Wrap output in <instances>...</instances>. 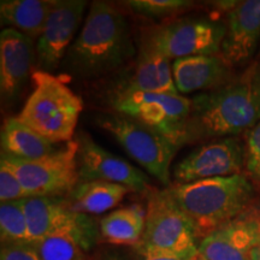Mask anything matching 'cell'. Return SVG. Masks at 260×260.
Segmentation results:
<instances>
[{"label":"cell","instance_id":"cell-1","mask_svg":"<svg viewBox=\"0 0 260 260\" xmlns=\"http://www.w3.org/2000/svg\"><path fill=\"white\" fill-rule=\"evenodd\" d=\"M260 122V60L218 88L191 99L188 144L234 138Z\"/></svg>","mask_w":260,"mask_h":260},{"label":"cell","instance_id":"cell-2","mask_svg":"<svg viewBox=\"0 0 260 260\" xmlns=\"http://www.w3.org/2000/svg\"><path fill=\"white\" fill-rule=\"evenodd\" d=\"M134 53L125 16L111 3L96 0L65 56V65L71 74L92 79L118 69Z\"/></svg>","mask_w":260,"mask_h":260},{"label":"cell","instance_id":"cell-3","mask_svg":"<svg viewBox=\"0 0 260 260\" xmlns=\"http://www.w3.org/2000/svg\"><path fill=\"white\" fill-rule=\"evenodd\" d=\"M178 207L193 223L198 240L246 212L254 200V186L247 175L176 184L167 188Z\"/></svg>","mask_w":260,"mask_h":260},{"label":"cell","instance_id":"cell-4","mask_svg":"<svg viewBox=\"0 0 260 260\" xmlns=\"http://www.w3.org/2000/svg\"><path fill=\"white\" fill-rule=\"evenodd\" d=\"M34 89L17 118L52 144L73 141L82 112V99L46 71L31 75Z\"/></svg>","mask_w":260,"mask_h":260},{"label":"cell","instance_id":"cell-5","mask_svg":"<svg viewBox=\"0 0 260 260\" xmlns=\"http://www.w3.org/2000/svg\"><path fill=\"white\" fill-rule=\"evenodd\" d=\"M225 24L200 17H182L142 32L140 50L170 59L220 53Z\"/></svg>","mask_w":260,"mask_h":260},{"label":"cell","instance_id":"cell-6","mask_svg":"<svg viewBox=\"0 0 260 260\" xmlns=\"http://www.w3.org/2000/svg\"><path fill=\"white\" fill-rule=\"evenodd\" d=\"M111 106L170 140L178 147L188 144V122L191 100L174 93L115 92Z\"/></svg>","mask_w":260,"mask_h":260},{"label":"cell","instance_id":"cell-7","mask_svg":"<svg viewBox=\"0 0 260 260\" xmlns=\"http://www.w3.org/2000/svg\"><path fill=\"white\" fill-rule=\"evenodd\" d=\"M99 124L152 176L170 187V165L180 149L177 145L148 126L122 115L102 117Z\"/></svg>","mask_w":260,"mask_h":260},{"label":"cell","instance_id":"cell-8","mask_svg":"<svg viewBox=\"0 0 260 260\" xmlns=\"http://www.w3.org/2000/svg\"><path fill=\"white\" fill-rule=\"evenodd\" d=\"M77 154L79 142L70 141L38 160H23L5 153H2V159L17 175L29 198H57L69 194L80 182Z\"/></svg>","mask_w":260,"mask_h":260},{"label":"cell","instance_id":"cell-9","mask_svg":"<svg viewBox=\"0 0 260 260\" xmlns=\"http://www.w3.org/2000/svg\"><path fill=\"white\" fill-rule=\"evenodd\" d=\"M197 240L193 223L175 203L167 188L149 191L145 232L136 248L198 253Z\"/></svg>","mask_w":260,"mask_h":260},{"label":"cell","instance_id":"cell-10","mask_svg":"<svg viewBox=\"0 0 260 260\" xmlns=\"http://www.w3.org/2000/svg\"><path fill=\"white\" fill-rule=\"evenodd\" d=\"M23 201L31 242L42 237L70 234L95 245L98 229L88 214L75 212L67 200L59 198L31 197ZM30 242V243H31Z\"/></svg>","mask_w":260,"mask_h":260},{"label":"cell","instance_id":"cell-11","mask_svg":"<svg viewBox=\"0 0 260 260\" xmlns=\"http://www.w3.org/2000/svg\"><path fill=\"white\" fill-rule=\"evenodd\" d=\"M246 149L236 138L217 139L188 154L175 167L176 184L242 174Z\"/></svg>","mask_w":260,"mask_h":260},{"label":"cell","instance_id":"cell-12","mask_svg":"<svg viewBox=\"0 0 260 260\" xmlns=\"http://www.w3.org/2000/svg\"><path fill=\"white\" fill-rule=\"evenodd\" d=\"M80 182L105 181L122 184L138 193L152 190L148 177L124 159L106 151L87 135H80L79 140Z\"/></svg>","mask_w":260,"mask_h":260},{"label":"cell","instance_id":"cell-13","mask_svg":"<svg viewBox=\"0 0 260 260\" xmlns=\"http://www.w3.org/2000/svg\"><path fill=\"white\" fill-rule=\"evenodd\" d=\"M260 242V210L249 207L198 243L199 254L206 260H251L253 248Z\"/></svg>","mask_w":260,"mask_h":260},{"label":"cell","instance_id":"cell-14","mask_svg":"<svg viewBox=\"0 0 260 260\" xmlns=\"http://www.w3.org/2000/svg\"><path fill=\"white\" fill-rule=\"evenodd\" d=\"M86 6L84 0H57L37 41V61L42 71L48 73L56 69L67 56L83 19Z\"/></svg>","mask_w":260,"mask_h":260},{"label":"cell","instance_id":"cell-15","mask_svg":"<svg viewBox=\"0 0 260 260\" xmlns=\"http://www.w3.org/2000/svg\"><path fill=\"white\" fill-rule=\"evenodd\" d=\"M260 41V0L236 2L228 11L220 56L230 67L247 63Z\"/></svg>","mask_w":260,"mask_h":260},{"label":"cell","instance_id":"cell-16","mask_svg":"<svg viewBox=\"0 0 260 260\" xmlns=\"http://www.w3.org/2000/svg\"><path fill=\"white\" fill-rule=\"evenodd\" d=\"M37 44L12 28L0 34V89L4 100L14 99L27 82L34 60Z\"/></svg>","mask_w":260,"mask_h":260},{"label":"cell","instance_id":"cell-17","mask_svg":"<svg viewBox=\"0 0 260 260\" xmlns=\"http://www.w3.org/2000/svg\"><path fill=\"white\" fill-rule=\"evenodd\" d=\"M232 68L220 54L191 56L174 60L172 75L178 94L209 92L232 81Z\"/></svg>","mask_w":260,"mask_h":260},{"label":"cell","instance_id":"cell-18","mask_svg":"<svg viewBox=\"0 0 260 260\" xmlns=\"http://www.w3.org/2000/svg\"><path fill=\"white\" fill-rule=\"evenodd\" d=\"M116 92L176 94L178 92L172 75V64L160 54L140 50L133 75Z\"/></svg>","mask_w":260,"mask_h":260},{"label":"cell","instance_id":"cell-19","mask_svg":"<svg viewBox=\"0 0 260 260\" xmlns=\"http://www.w3.org/2000/svg\"><path fill=\"white\" fill-rule=\"evenodd\" d=\"M129 193H133L130 188L111 182H79L68 194L67 203L75 212L100 214L117 206Z\"/></svg>","mask_w":260,"mask_h":260},{"label":"cell","instance_id":"cell-20","mask_svg":"<svg viewBox=\"0 0 260 260\" xmlns=\"http://www.w3.org/2000/svg\"><path fill=\"white\" fill-rule=\"evenodd\" d=\"M57 0H2L3 22L32 40L40 38Z\"/></svg>","mask_w":260,"mask_h":260},{"label":"cell","instance_id":"cell-21","mask_svg":"<svg viewBox=\"0 0 260 260\" xmlns=\"http://www.w3.org/2000/svg\"><path fill=\"white\" fill-rule=\"evenodd\" d=\"M2 153L23 160H38L57 151L54 144L42 138L16 117L8 118L2 130Z\"/></svg>","mask_w":260,"mask_h":260},{"label":"cell","instance_id":"cell-22","mask_svg":"<svg viewBox=\"0 0 260 260\" xmlns=\"http://www.w3.org/2000/svg\"><path fill=\"white\" fill-rule=\"evenodd\" d=\"M145 224L146 210L134 204L104 217L100 220V233L104 241L111 245L136 247L144 235Z\"/></svg>","mask_w":260,"mask_h":260},{"label":"cell","instance_id":"cell-23","mask_svg":"<svg viewBox=\"0 0 260 260\" xmlns=\"http://www.w3.org/2000/svg\"><path fill=\"white\" fill-rule=\"evenodd\" d=\"M41 260H83L84 253L93 248L92 243L70 234H58L32 241Z\"/></svg>","mask_w":260,"mask_h":260},{"label":"cell","instance_id":"cell-24","mask_svg":"<svg viewBox=\"0 0 260 260\" xmlns=\"http://www.w3.org/2000/svg\"><path fill=\"white\" fill-rule=\"evenodd\" d=\"M2 243H30L31 236L23 201H8L0 205Z\"/></svg>","mask_w":260,"mask_h":260},{"label":"cell","instance_id":"cell-25","mask_svg":"<svg viewBox=\"0 0 260 260\" xmlns=\"http://www.w3.org/2000/svg\"><path fill=\"white\" fill-rule=\"evenodd\" d=\"M124 4L138 15L160 19L184 12L191 8L194 3L187 0H130Z\"/></svg>","mask_w":260,"mask_h":260},{"label":"cell","instance_id":"cell-26","mask_svg":"<svg viewBox=\"0 0 260 260\" xmlns=\"http://www.w3.org/2000/svg\"><path fill=\"white\" fill-rule=\"evenodd\" d=\"M29 195L22 186L21 181L14 170L5 160H0V200L2 203L8 201H19L28 199Z\"/></svg>","mask_w":260,"mask_h":260},{"label":"cell","instance_id":"cell-27","mask_svg":"<svg viewBox=\"0 0 260 260\" xmlns=\"http://www.w3.org/2000/svg\"><path fill=\"white\" fill-rule=\"evenodd\" d=\"M246 170L248 177L260 184V122L247 135Z\"/></svg>","mask_w":260,"mask_h":260},{"label":"cell","instance_id":"cell-28","mask_svg":"<svg viewBox=\"0 0 260 260\" xmlns=\"http://www.w3.org/2000/svg\"><path fill=\"white\" fill-rule=\"evenodd\" d=\"M0 260H41L31 243H2Z\"/></svg>","mask_w":260,"mask_h":260},{"label":"cell","instance_id":"cell-29","mask_svg":"<svg viewBox=\"0 0 260 260\" xmlns=\"http://www.w3.org/2000/svg\"><path fill=\"white\" fill-rule=\"evenodd\" d=\"M141 260H195L198 253H176L154 248H136Z\"/></svg>","mask_w":260,"mask_h":260},{"label":"cell","instance_id":"cell-30","mask_svg":"<svg viewBox=\"0 0 260 260\" xmlns=\"http://www.w3.org/2000/svg\"><path fill=\"white\" fill-rule=\"evenodd\" d=\"M251 260H260V242L253 248L251 253Z\"/></svg>","mask_w":260,"mask_h":260},{"label":"cell","instance_id":"cell-31","mask_svg":"<svg viewBox=\"0 0 260 260\" xmlns=\"http://www.w3.org/2000/svg\"><path fill=\"white\" fill-rule=\"evenodd\" d=\"M106 260H125V259L119 258V256H110V258H107Z\"/></svg>","mask_w":260,"mask_h":260},{"label":"cell","instance_id":"cell-32","mask_svg":"<svg viewBox=\"0 0 260 260\" xmlns=\"http://www.w3.org/2000/svg\"><path fill=\"white\" fill-rule=\"evenodd\" d=\"M195 260H206V259H205V258H203V256H201V255L199 254V255H198V256H197V259H195Z\"/></svg>","mask_w":260,"mask_h":260},{"label":"cell","instance_id":"cell-33","mask_svg":"<svg viewBox=\"0 0 260 260\" xmlns=\"http://www.w3.org/2000/svg\"><path fill=\"white\" fill-rule=\"evenodd\" d=\"M259 60H260V53H259Z\"/></svg>","mask_w":260,"mask_h":260}]
</instances>
